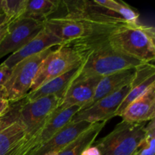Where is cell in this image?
I'll list each match as a JSON object with an SVG mask.
<instances>
[{"mask_svg": "<svg viewBox=\"0 0 155 155\" xmlns=\"http://www.w3.org/2000/svg\"><path fill=\"white\" fill-rule=\"evenodd\" d=\"M106 40L118 52L145 64L155 58V30L144 24H126L118 26Z\"/></svg>", "mask_w": 155, "mask_h": 155, "instance_id": "2", "label": "cell"}, {"mask_svg": "<svg viewBox=\"0 0 155 155\" xmlns=\"http://www.w3.org/2000/svg\"><path fill=\"white\" fill-rule=\"evenodd\" d=\"M80 110L77 106L58 110L57 107L39 132L30 140H22L5 155H28L48 142L54 134L71 122L74 115Z\"/></svg>", "mask_w": 155, "mask_h": 155, "instance_id": "9", "label": "cell"}, {"mask_svg": "<svg viewBox=\"0 0 155 155\" xmlns=\"http://www.w3.org/2000/svg\"><path fill=\"white\" fill-rule=\"evenodd\" d=\"M130 84L124 86L117 92L100 99L90 107L79 110L71 121L74 123L86 121L89 124L103 121L107 122L110 118L114 117L115 113L130 90Z\"/></svg>", "mask_w": 155, "mask_h": 155, "instance_id": "11", "label": "cell"}, {"mask_svg": "<svg viewBox=\"0 0 155 155\" xmlns=\"http://www.w3.org/2000/svg\"><path fill=\"white\" fill-rule=\"evenodd\" d=\"M60 2L51 0H30L27 2V8L22 18L45 21L57 10Z\"/></svg>", "mask_w": 155, "mask_h": 155, "instance_id": "20", "label": "cell"}, {"mask_svg": "<svg viewBox=\"0 0 155 155\" xmlns=\"http://www.w3.org/2000/svg\"><path fill=\"white\" fill-rule=\"evenodd\" d=\"M10 104L11 103L8 100H6L3 97L0 96V116L4 114L8 110Z\"/></svg>", "mask_w": 155, "mask_h": 155, "instance_id": "28", "label": "cell"}, {"mask_svg": "<svg viewBox=\"0 0 155 155\" xmlns=\"http://www.w3.org/2000/svg\"><path fill=\"white\" fill-rule=\"evenodd\" d=\"M95 2L98 5L116 13L127 24H139V12L124 2L115 0H95Z\"/></svg>", "mask_w": 155, "mask_h": 155, "instance_id": "22", "label": "cell"}, {"mask_svg": "<svg viewBox=\"0 0 155 155\" xmlns=\"http://www.w3.org/2000/svg\"><path fill=\"white\" fill-rule=\"evenodd\" d=\"M12 71V69L8 68L2 63L0 64V96L3 98H4V92H3L4 86L10 77Z\"/></svg>", "mask_w": 155, "mask_h": 155, "instance_id": "26", "label": "cell"}, {"mask_svg": "<svg viewBox=\"0 0 155 155\" xmlns=\"http://www.w3.org/2000/svg\"><path fill=\"white\" fill-rule=\"evenodd\" d=\"M146 123H130L122 120L113 131L93 145L101 155H133L145 137Z\"/></svg>", "mask_w": 155, "mask_h": 155, "instance_id": "3", "label": "cell"}, {"mask_svg": "<svg viewBox=\"0 0 155 155\" xmlns=\"http://www.w3.org/2000/svg\"><path fill=\"white\" fill-rule=\"evenodd\" d=\"M28 0H2V12L5 15L7 24L22 18Z\"/></svg>", "mask_w": 155, "mask_h": 155, "instance_id": "23", "label": "cell"}, {"mask_svg": "<svg viewBox=\"0 0 155 155\" xmlns=\"http://www.w3.org/2000/svg\"><path fill=\"white\" fill-rule=\"evenodd\" d=\"M136 155H155V125L154 119L145 126V137Z\"/></svg>", "mask_w": 155, "mask_h": 155, "instance_id": "24", "label": "cell"}, {"mask_svg": "<svg viewBox=\"0 0 155 155\" xmlns=\"http://www.w3.org/2000/svg\"><path fill=\"white\" fill-rule=\"evenodd\" d=\"M81 155H101L99 149L96 146L92 144L91 146L86 148L84 151L82 152Z\"/></svg>", "mask_w": 155, "mask_h": 155, "instance_id": "27", "label": "cell"}, {"mask_svg": "<svg viewBox=\"0 0 155 155\" xmlns=\"http://www.w3.org/2000/svg\"><path fill=\"white\" fill-rule=\"evenodd\" d=\"M68 45L76 48L82 57L81 64L74 80L103 77L145 64L117 51L109 45L106 39Z\"/></svg>", "mask_w": 155, "mask_h": 155, "instance_id": "1", "label": "cell"}, {"mask_svg": "<svg viewBox=\"0 0 155 155\" xmlns=\"http://www.w3.org/2000/svg\"><path fill=\"white\" fill-rule=\"evenodd\" d=\"M3 24H7V21H6L5 15L3 13H0V27Z\"/></svg>", "mask_w": 155, "mask_h": 155, "instance_id": "30", "label": "cell"}, {"mask_svg": "<svg viewBox=\"0 0 155 155\" xmlns=\"http://www.w3.org/2000/svg\"><path fill=\"white\" fill-rule=\"evenodd\" d=\"M130 123H146L155 117V84L139 98L129 104L120 115Z\"/></svg>", "mask_w": 155, "mask_h": 155, "instance_id": "16", "label": "cell"}, {"mask_svg": "<svg viewBox=\"0 0 155 155\" xmlns=\"http://www.w3.org/2000/svg\"><path fill=\"white\" fill-rule=\"evenodd\" d=\"M24 98L21 101L11 103L8 110L4 114L0 116V132L18 120L19 117L20 109L24 102Z\"/></svg>", "mask_w": 155, "mask_h": 155, "instance_id": "25", "label": "cell"}, {"mask_svg": "<svg viewBox=\"0 0 155 155\" xmlns=\"http://www.w3.org/2000/svg\"><path fill=\"white\" fill-rule=\"evenodd\" d=\"M63 44L64 42L61 39L43 27L35 37H33L18 51L12 53L4 62H2V64L12 69L17 64L27 58L39 54L45 50L53 48L56 45L60 46Z\"/></svg>", "mask_w": 155, "mask_h": 155, "instance_id": "13", "label": "cell"}, {"mask_svg": "<svg viewBox=\"0 0 155 155\" xmlns=\"http://www.w3.org/2000/svg\"><path fill=\"white\" fill-rule=\"evenodd\" d=\"M136 68L124 70V71L101 77L95 88L93 98L83 109L90 107L91 105L94 104L101 98H105L117 92L124 86L130 85L134 78Z\"/></svg>", "mask_w": 155, "mask_h": 155, "instance_id": "17", "label": "cell"}, {"mask_svg": "<svg viewBox=\"0 0 155 155\" xmlns=\"http://www.w3.org/2000/svg\"><path fill=\"white\" fill-rule=\"evenodd\" d=\"M154 84H155V68L153 64H144L136 68L134 78L130 83V90L118 107L114 117H120L129 104L143 95Z\"/></svg>", "mask_w": 155, "mask_h": 155, "instance_id": "15", "label": "cell"}, {"mask_svg": "<svg viewBox=\"0 0 155 155\" xmlns=\"http://www.w3.org/2000/svg\"><path fill=\"white\" fill-rule=\"evenodd\" d=\"M24 127L17 120L0 132V155H5L24 138Z\"/></svg>", "mask_w": 155, "mask_h": 155, "instance_id": "21", "label": "cell"}, {"mask_svg": "<svg viewBox=\"0 0 155 155\" xmlns=\"http://www.w3.org/2000/svg\"><path fill=\"white\" fill-rule=\"evenodd\" d=\"M80 66L73 68L72 70L68 71L65 74L47 82L46 83L38 88L36 90L27 93V95L24 98L25 100L27 101H31L42 98V97L53 95H57L58 98L62 99L68 89L71 86V83L75 78V76Z\"/></svg>", "mask_w": 155, "mask_h": 155, "instance_id": "18", "label": "cell"}, {"mask_svg": "<svg viewBox=\"0 0 155 155\" xmlns=\"http://www.w3.org/2000/svg\"><path fill=\"white\" fill-rule=\"evenodd\" d=\"M44 27L64 42V44L86 42L106 39L101 33L90 24L68 16L47 18Z\"/></svg>", "mask_w": 155, "mask_h": 155, "instance_id": "7", "label": "cell"}, {"mask_svg": "<svg viewBox=\"0 0 155 155\" xmlns=\"http://www.w3.org/2000/svg\"><path fill=\"white\" fill-rule=\"evenodd\" d=\"M80 52L71 45H63L52 50L42 61L29 92L36 90L47 82L81 64ZM28 92V93H29Z\"/></svg>", "mask_w": 155, "mask_h": 155, "instance_id": "5", "label": "cell"}, {"mask_svg": "<svg viewBox=\"0 0 155 155\" xmlns=\"http://www.w3.org/2000/svg\"><path fill=\"white\" fill-rule=\"evenodd\" d=\"M66 8L64 16L80 20L90 24L105 35H108L114 29L126 24L116 13L100 6L94 1H62Z\"/></svg>", "mask_w": 155, "mask_h": 155, "instance_id": "4", "label": "cell"}, {"mask_svg": "<svg viewBox=\"0 0 155 155\" xmlns=\"http://www.w3.org/2000/svg\"><path fill=\"white\" fill-rule=\"evenodd\" d=\"M61 101V99L54 95L31 101H27L24 98L18 117L25 133L24 142L30 140L40 130L51 114L60 105Z\"/></svg>", "mask_w": 155, "mask_h": 155, "instance_id": "8", "label": "cell"}, {"mask_svg": "<svg viewBox=\"0 0 155 155\" xmlns=\"http://www.w3.org/2000/svg\"><path fill=\"white\" fill-rule=\"evenodd\" d=\"M1 3H2V0H0V12H2V7H1Z\"/></svg>", "mask_w": 155, "mask_h": 155, "instance_id": "31", "label": "cell"}, {"mask_svg": "<svg viewBox=\"0 0 155 155\" xmlns=\"http://www.w3.org/2000/svg\"><path fill=\"white\" fill-rule=\"evenodd\" d=\"M107 121L92 124L86 131L57 153V155H81L82 152L95 142L97 136L104 127Z\"/></svg>", "mask_w": 155, "mask_h": 155, "instance_id": "19", "label": "cell"}, {"mask_svg": "<svg viewBox=\"0 0 155 155\" xmlns=\"http://www.w3.org/2000/svg\"><path fill=\"white\" fill-rule=\"evenodd\" d=\"M136 152H137V151H136V153H135V154H133V155H136Z\"/></svg>", "mask_w": 155, "mask_h": 155, "instance_id": "32", "label": "cell"}, {"mask_svg": "<svg viewBox=\"0 0 155 155\" xmlns=\"http://www.w3.org/2000/svg\"><path fill=\"white\" fill-rule=\"evenodd\" d=\"M48 48L39 54L27 58L12 68V74L4 86V98L10 103L24 99L31 87L42 61L52 51Z\"/></svg>", "mask_w": 155, "mask_h": 155, "instance_id": "6", "label": "cell"}, {"mask_svg": "<svg viewBox=\"0 0 155 155\" xmlns=\"http://www.w3.org/2000/svg\"><path fill=\"white\" fill-rule=\"evenodd\" d=\"M44 27V21L21 18L8 24V32L0 43V58L18 51Z\"/></svg>", "mask_w": 155, "mask_h": 155, "instance_id": "10", "label": "cell"}, {"mask_svg": "<svg viewBox=\"0 0 155 155\" xmlns=\"http://www.w3.org/2000/svg\"><path fill=\"white\" fill-rule=\"evenodd\" d=\"M7 32H8V24H3L2 26L0 27V43H1L2 39L5 38Z\"/></svg>", "mask_w": 155, "mask_h": 155, "instance_id": "29", "label": "cell"}, {"mask_svg": "<svg viewBox=\"0 0 155 155\" xmlns=\"http://www.w3.org/2000/svg\"><path fill=\"white\" fill-rule=\"evenodd\" d=\"M92 124L86 121L75 123L71 121L54 134L48 142L30 152L28 155H53L57 154L72 141L77 139L81 133L86 131Z\"/></svg>", "mask_w": 155, "mask_h": 155, "instance_id": "14", "label": "cell"}, {"mask_svg": "<svg viewBox=\"0 0 155 155\" xmlns=\"http://www.w3.org/2000/svg\"><path fill=\"white\" fill-rule=\"evenodd\" d=\"M100 77L74 80L61 101L58 110L77 106L83 110L93 98L95 88L101 80Z\"/></svg>", "mask_w": 155, "mask_h": 155, "instance_id": "12", "label": "cell"}]
</instances>
